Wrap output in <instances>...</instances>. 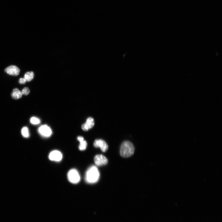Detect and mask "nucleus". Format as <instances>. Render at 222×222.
<instances>
[{"label":"nucleus","instance_id":"nucleus-1","mask_svg":"<svg viewBox=\"0 0 222 222\" xmlns=\"http://www.w3.org/2000/svg\"><path fill=\"white\" fill-rule=\"evenodd\" d=\"M100 176L99 171L95 166L90 167L86 173L85 179L89 183H94L99 180Z\"/></svg>","mask_w":222,"mask_h":222},{"label":"nucleus","instance_id":"nucleus-2","mask_svg":"<svg viewBox=\"0 0 222 222\" xmlns=\"http://www.w3.org/2000/svg\"><path fill=\"white\" fill-rule=\"evenodd\" d=\"M134 148L133 144L128 141L123 142L121 145L120 149V154L123 158H128L133 155Z\"/></svg>","mask_w":222,"mask_h":222},{"label":"nucleus","instance_id":"nucleus-3","mask_svg":"<svg viewBox=\"0 0 222 222\" xmlns=\"http://www.w3.org/2000/svg\"><path fill=\"white\" fill-rule=\"evenodd\" d=\"M67 177L69 181L74 184L78 183L81 179L79 172L75 169H72L69 171Z\"/></svg>","mask_w":222,"mask_h":222},{"label":"nucleus","instance_id":"nucleus-4","mask_svg":"<svg viewBox=\"0 0 222 222\" xmlns=\"http://www.w3.org/2000/svg\"><path fill=\"white\" fill-rule=\"evenodd\" d=\"M38 132L41 136L45 138L50 137L52 134L51 128L46 125L40 126L38 129Z\"/></svg>","mask_w":222,"mask_h":222},{"label":"nucleus","instance_id":"nucleus-5","mask_svg":"<svg viewBox=\"0 0 222 222\" xmlns=\"http://www.w3.org/2000/svg\"><path fill=\"white\" fill-rule=\"evenodd\" d=\"M62 154L60 151L57 150H54L50 153L48 158L51 161L59 162L62 160Z\"/></svg>","mask_w":222,"mask_h":222},{"label":"nucleus","instance_id":"nucleus-6","mask_svg":"<svg viewBox=\"0 0 222 222\" xmlns=\"http://www.w3.org/2000/svg\"><path fill=\"white\" fill-rule=\"evenodd\" d=\"M94 162L96 165L100 166L106 165L108 162L107 159L103 155H97L94 158Z\"/></svg>","mask_w":222,"mask_h":222},{"label":"nucleus","instance_id":"nucleus-7","mask_svg":"<svg viewBox=\"0 0 222 222\" xmlns=\"http://www.w3.org/2000/svg\"><path fill=\"white\" fill-rule=\"evenodd\" d=\"M94 147L95 148H99L103 152H105L107 150L108 146L104 140L98 139L96 140L94 143Z\"/></svg>","mask_w":222,"mask_h":222},{"label":"nucleus","instance_id":"nucleus-8","mask_svg":"<svg viewBox=\"0 0 222 222\" xmlns=\"http://www.w3.org/2000/svg\"><path fill=\"white\" fill-rule=\"evenodd\" d=\"M94 124V119L90 117L87 119L86 123L83 124L82 126V129L84 131H88L93 127Z\"/></svg>","mask_w":222,"mask_h":222},{"label":"nucleus","instance_id":"nucleus-9","mask_svg":"<svg viewBox=\"0 0 222 222\" xmlns=\"http://www.w3.org/2000/svg\"><path fill=\"white\" fill-rule=\"evenodd\" d=\"M5 71L10 75L18 76L19 74L20 70L16 66H11L5 69Z\"/></svg>","mask_w":222,"mask_h":222},{"label":"nucleus","instance_id":"nucleus-10","mask_svg":"<svg viewBox=\"0 0 222 222\" xmlns=\"http://www.w3.org/2000/svg\"><path fill=\"white\" fill-rule=\"evenodd\" d=\"M77 139L80 142L79 148L81 151H84L86 149L87 146V143L84 138L82 137L79 136L77 138Z\"/></svg>","mask_w":222,"mask_h":222},{"label":"nucleus","instance_id":"nucleus-11","mask_svg":"<svg viewBox=\"0 0 222 222\" xmlns=\"http://www.w3.org/2000/svg\"><path fill=\"white\" fill-rule=\"evenodd\" d=\"M22 94L21 91H20L18 89L15 88L13 89L11 94V96L12 98L15 99H20L22 96Z\"/></svg>","mask_w":222,"mask_h":222},{"label":"nucleus","instance_id":"nucleus-12","mask_svg":"<svg viewBox=\"0 0 222 222\" xmlns=\"http://www.w3.org/2000/svg\"><path fill=\"white\" fill-rule=\"evenodd\" d=\"M34 73L33 72H27L25 75L24 78L26 82H30L34 78Z\"/></svg>","mask_w":222,"mask_h":222},{"label":"nucleus","instance_id":"nucleus-13","mask_svg":"<svg viewBox=\"0 0 222 222\" xmlns=\"http://www.w3.org/2000/svg\"><path fill=\"white\" fill-rule=\"evenodd\" d=\"M21 133L25 138H28L30 136L29 130L27 127H23L21 130Z\"/></svg>","mask_w":222,"mask_h":222},{"label":"nucleus","instance_id":"nucleus-14","mask_svg":"<svg viewBox=\"0 0 222 222\" xmlns=\"http://www.w3.org/2000/svg\"><path fill=\"white\" fill-rule=\"evenodd\" d=\"M30 122L34 125H36L39 124L41 122V121L38 118L35 117H32L30 119Z\"/></svg>","mask_w":222,"mask_h":222},{"label":"nucleus","instance_id":"nucleus-15","mask_svg":"<svg viewBox=\"0 0 222 222\" xmlns=\"http://www.w3.org/2000/svg\"><path fill=\"white\" fill-rule=\"evenodd\" d=\"M22 94L24 95H27L30 92V90L27 88H24L21 91Z\"/></svg>","mask_w":222,"mask_h":222},{"label":"nucleus","instance_id":"nucleus-16","mask_svg":"<svg viewBox=\"0 0 222 222\" xmlns=\"http://www.w3.org/2000/svg\"><path fill=\"white\" fill-rule=\"evenodd\" d=\"M26 82L24 78H20L19 80V83L20 84H25Z\"/></svg>","mask_w":222,"mask_h":222}]
</instances>
